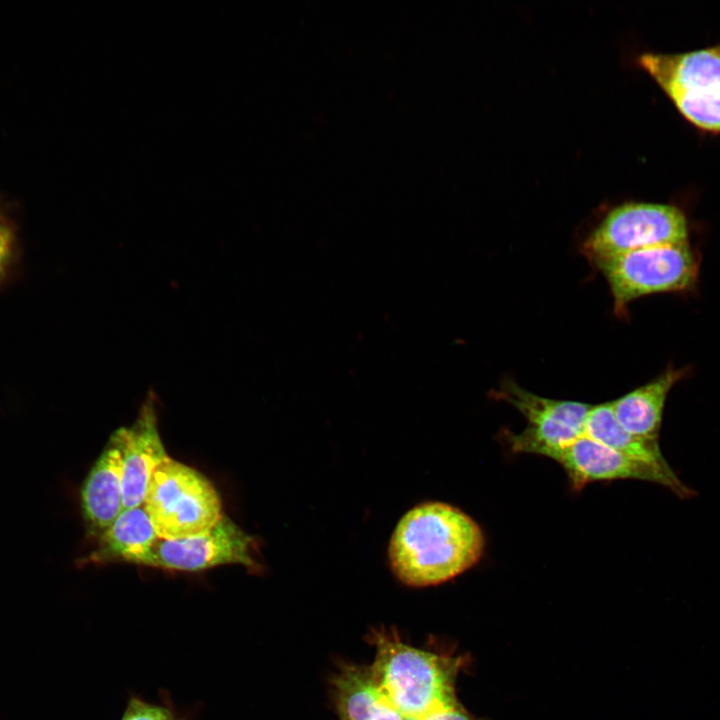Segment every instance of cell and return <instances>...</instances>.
<instances>
[{"label":"cell","mask_w":720,"mask_h":720,"mask_svg":"<svg viewBox=\"0 0 720 720\" xmlns=\"http://www.w3.org/2000/svg\"><path fill=\"white\" fill-rule=\"evenodd\" d=\"M485 550L479 524L459 508L426 502L398 521L388 547L394 575L403 583L424 587L444 583L474 567Z\"/></svg>","instance_id":"1"},{"label":"cell","mask_w":720,"mask_h":720,"mask_svg":"<svg viewBox=\"0 0 720 720\" xmlns=\"http://www.w3.org/2000/svg\"><path fill=\"white\" fill-rule=\"evenodd\" d=\"M371 672L379 688L403 716L423 717L455 699L457 660L377 634Z\"/></svg>","instance_id":"2"},{"label":"cell","mask_w":720,"mask_h":720,"mask_svg":"<svg viewBox=\"0 0 720 720\" xmlns=\"http://www.w3.org/2000/svg\"><path fill=\"white\" fill-rule=\"evenodd\" d=\"M142 505L157 536L167 540L204 533L223 516L211 481L169 456L153 471Z\"/></svg>","instance_id":"3"},{"label":"cell","mask_w":720,"mask_h":720,"mask_svg":"<svg viewBox=\"0 0 720 720\" xmlns=\"http://www.w3.org/2000/svg\"><path fill=\"white\" fill-rule=\"evenodd\" d=\"M699 256L689 242L642 248L595 266L604 276L613 299V312L627 315L628 305L657 293L694 290L699 275Z\"/></svg>","instance_id":"4"},{"label":"cell","mask_w":720,"mask_h":720,"mask_svg":"<svg viewBox=\"0 0 720 720\" xmlns=\"http://www.w3.org/2000/svg\"><path fill=\"white\" fill-rule=\"evenodd\" d=\"M638 63L687 121L720 133V45L682 53L647 52Z\"/></svg>","instance_id":"5"},{"label":"cell","mask_w":720,"mask_h":720,"mask_svg":"<svg viewBox=\"0 0 720 720\" xmlns=\"http://www.w3.org/2000/svg\"><path fill=\"white\" fill-rule=\"evenodd\" d=\"M688 220L677 206L626 202L611 209L583 240L580 250L595 267L630 251L687 243Z\"/></svg>","instance_id":"6"},{"label":"cell","mask_w":720,"mask_h":720,"mask_svg":"<svg viewBox=\"0 0 720 720\" xmlns=\"http://www.w3.org/2000/svg\"><path fill=\"white\" fill-rule=\"evenodd\" d=\"M490 397L514 407L526 419L520 433H503L514 453L550 458L557 456L585 434L589 404L550 399L532 393L512 379H505Z\"/></svg>","instance_id":"7"},{"label":"cell","mask_w":720,"mask_h":720,"mask_svg":"<svg viewBox=\"0 0 720 720\" xmlns=\"http://www.w3.org/2000/svg\"><path fill=\"white\" fill-rule=\"evenodd\" d=\"M255 546V539L223 514L204 533L175 540L158 538L134 564L190 572L227 564L256 569Z\"/></svg>","instance_id":"8"},{"label":"cell","mask_w":720,"mask_h":720,"mask_svg":"<svg viewBox=\"0 0 720 720\" xmlns=\"http://www.w3.org/2000/svg\"><path fill=\"white\" fill-rule=\"evenodd\" d=\"M555 461L565 471L575 492L594 482L638 480L663 486L681 499L696 495L677 475H666L586 434L565 448Z\"/></svg>","instance_id":"9"},{"label":"cell","mask_w":720,"mask_h":720,"mask_svg":"<svg viewBox=\"0 0 720 720\" xmlns=\"http://www.w3.org/2000/svg\"><path fill=\"white\" fill-rule=\"evenodd\" d=\"M126 427L113 432L80 489L88 535L96 539L123 511V449Z\"/></svg>","instance_id":"10"},{"label":"cell","mask_w":720,"mask_h":720,"mask_svg":"<svg viewBox=\"0 0 720 720\" xmlns=\"http://www.w3.org/2000/svg\"><path fill=\"white\" fill-rule=\"evenodd\" d=\"M153 397L143 404L137 419L126 427L123 449V510L141 506L149 479L168 456L162 443Z\"/></svg>","instance_id":"11"},{"label":"cell","mask_w":720,"mask_h":720,"mask_svg":"<svg viewBox=\"0 0 720 720\" xmlns=\"http://www.w3.org/2000/svg\"><path fill=\"white\" fill-rule=\"evenodd\" d=\"M688 371L670 366L648 383L611 401L618 423L631 434L658 440L668 394Z\"/></svg>","instance_id":"12"},{"label":"cell","mask_w":720,"mask_h":720,"mask_svg":"<svg viewBox=\"0 0 720 720\" xmlns=\"http://www.w3.org/2000/svg\"><path fill=\"white\" fill-rule=\"evenodd\" d=\"M143 505L124 509L98 538L96 548L79 565L108 562L135 563L158 539Z\"/></svg>","instance_id":"13"},{"label":"cell","mask_w":720,"mask_h":720,"mask_svg":"<svg viewBox=\"0 0 720 720\" xmlns=\"http://www.w3.org/2000/svg\"><path fill=\"white\" fill-rule=\"evenodd\" d=\"M585 434L666 475H676L664 457L658 440H649L626 431L616 420L611 401L590 406Z\"/></svg>","instance_id":"14"},{"label":"cell","mask_w":720,"mask_h":720,"mask_svg":"<svg viewBox=\"0 0 720 720\" xmlns=\"http://www.w3.org/2000/svg\"><path fill=\"white\" fill-rule=\"evenodd\" d=\"M334 686L341 720H378L393 706L370 668L345 667L336 676Z\"/></svg>","instance_id":"15"},{"label":"cell","mask_w":720,"mask_h":720,"mask_svg":"<svg viewBox=\"0 0 720 720\" xmlns=\"http://www.w3.org/2000/svg\"><path fill=\"white\" fill-rule=\"evenodd\" d=\"M177 714L168 696L162 703H151L138 696L130 697L120 720H177Z\"/></svg>","instance_id":"16"},{"label":"cell","mask_w":720,"mask_h":720,"mask_svg":"<svg viewBox=\"0 0 720 720\" xmlns=\"http://www.w3.org/2000/svg\"><path fill=\"white\" fill-rule=\"evenodd\" d=\"M421 718L423 720H469L456 700L433 708Z\"/></svg>","instance_id":"17"},{"label":"cell","mask_w":720,"mask_h":720,"mask_svg":"<svg viewBox=\"0 0 720 720\" xmlns=\"http://www.w3.org/2000/svg\"><path fill=\"white\" fill-rule=\"evenodd\" d=\"M9 248V238L7 232L3 229L0 231V270L5 261Z\"/></svg>","instance_id":"18"},{"label":"cell","mask_w":720,"mask_h":720,"mask_svg":"<svg viewBox=\"0 0 720 720\" xmlns=\"http://www.w3.org/2000/svg\"><path fill=\"white\" fill-rule=\"evenodd\" d=\"M403 720H423L421 717L416 716H404Z\"/></svg>","instance_id":"19"},{"label":"cell","mask_w":720,"mask_h":720,"mask_svg":"<svg viewBox=\"0 0 720 720\" xmlns=\"http://www.w3.org/2000/svg\"><path fill=\"white\" fill-rule=\"evenodd\" d=\"M177 720H187L184 717L177 718Z\"/></svg>","instance_id":"20"},{"label":"cell","mask_w":720,"mask_h":720,"mask_svg":"<svg viewBox=\"0 0 720 720\" xmlns=\"http://www.w3.org/2000/svg\"><path fill=\"white\" fill-rule=\"evenodd\" d=\"M2 230H3V228L0 226V231H2Z\"/></svg>","instance_id":"21"}]
</instances>
